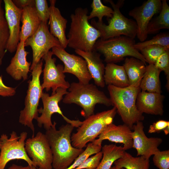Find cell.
Listing matches in <instances>:
<instances>
[{
  "instance_id": "6da1fadb",
  "label": "cell",
  "mask_w": 169,
  "mask_h": 169,
  "mask_svg": "<svg viewBox=\"0 0 169 169\" xmlns=\"http://www.w3.org/2000/svg\"><path fill=\"white\" fill-rule=\"evenodd\" d=\"M56 125L54 121L45 134L53 154V168L66 169L84 150L76 148L72 145L71 137L74 128L72 125L67 123L57 130Z\"/></svg>"
},
{
  "instance_id": "7a4b0ae2",
  "label": "cell",
  "mask_w": 169,
  "mask_h": 169,
  "mask_svg": "<svg viewBox=\"0 0 169 169\" xmlns=\"http://www.w3.org/2000/svg\"><path fill=\"white\" fill-rule=\"evenodd\" d=\"M88 12L87 8L79 7L70 15L68 46L75 50H94L96 42L101 37L100 31L89 23Z\"/></svg>"
},
{
  "instance_id": "3957f363",
  "label": "cell",
  "mask_w": 169,
  "mask_h": 169,
  "mask_svg": "<svg viewBox=\"0 0 169 169\" xmlns=\"http://www.w3.org/2000/svg\"><path fill=\"white\" fill-rule=\"evenodd\" d=\"M68 93L62 100L65 104H75L82 108V116L85 119L94 114L97 104L107 106L112 105L109 98L97 86L90 83L83 84L73 82L70 84Z\"/></svg>"
},
{
  "instance_id": "277c9868",
  "label": "cell",
  "mask_w": 169,
  "mask_h": 169,
  "mask_svg": "<svg viewBox=\"0 0 169 169\" xmlns=\"http://www.w3.org/2000/svg\"><path fill=\"white\" fill-rule=\"evenodd\" d=\"M107 89L112 105L116 108L124 124L132 130L134 124L144 119L136 106L137 96L141 91L140 87L129 86L121 88L108 85Z\"/></svg>"
},
{
  "instance_id": "5b68a950",
  "label": "cell",
  "mask_w": 169,
  "mask_h": 169,
  "mask_svg": "<svg viewBox=\"0 0 169 169\" xmlns=\"http://www.w3.org/2000/svg\"><path fill=\"white\" fill-rule=\"evenodd\" d=\"M115 107L94 114L82 121L77 131L72 134L71 140L72 146L82 149L89 142H92L106 127L113 123L116 114Z\"/></svg>"
},
{
  "instance_id": "8992f818",
  "label": "cell",
  "mask_w": 169,
  "mask_h": 169,
  "mask_svg": "<svg viewBox=\"0 0 169 169\" xmlns=\"http://www.w3.org/2000/svg\"><path fill=\"white\" fill-rule=\"evenodd\" d=\"M104 1L111 4L114 11L112 17L107 19L108 24L96 22L94 19L92 20L91 23L100 32V38L106 40L124 35L134 39L137 32L136 21L125 17L120 10L124 4V0H118L116 3L111 0Z\"/></svg>"
},
{
  "instance_id": "52a82bcc",
  "label": "cell",
  "mask_w": 169,
  "mask_h": 169,
  "mask_svg": "<svg viewBox=\"0 0 169 169\" xmlns=\"http://www.w3.org/2000/svg\"><path fill=\"white\" fill-rule=\"evenodd\" d=\"M134 39L121 35L106 40L99 39L94 50L103 54L107 63L120 62L127 56L138 59L145 63L146 61L139 50L134 47Z\"/></svg>"
},
{
  "instance_id": "ba28073f",
  "label": "cell",
  "mask_w": 169,
  "mask_h": 169,
  "mask_svg": "<svg viewBox=\"0 0 169 169\" xmlns=\"http://www.w3.org/2000/svg\"><path fill=\"white\" fill-rule=\"evenodd\" d=\"M43 59L34 66L32 70L31 80L28 81V89L25 100V107L20 111L19 123L27 126L32 131L34 136L35 128L33 123V119L38 117V107L43 92L40 78L43 72Z\"/></svg>"
},
{
  "instance_id": "9c48e42d",
  "label": "cell",
  "mask_w": 169,
  "mask_h": 169,
  "mask_svg": "<svg viewBox=\"0 0 169 169\" xmlns=\"http://www.w3.org/2000/svg\"><path fill=\"white\" fill-rule=\"evenodd\" d=\"M27 136L26 132H22L18 136L17 133L14 131L10 134L9 138L6 134L1 135L0 169H5L9 161L16 159L24 160L28 165L36 166L25 150V142Z\"/></svg>"
},
{
  "instance_id": "30bf717a",
  "label": "cell",
  "mask_w": 169,
  "mask_h": 169,
  "mask_svg": "<svg viewBox=\"0 0 169 169\" xmlns=\"http://www.w3.org/2000/svg\"><path fill=\"white\" fill-rule=\"evenodd\" d=\"M67 93V89L62 88H58L55 93L51 96L48 93L43 92L41 98L43 107L38 109V112L41 115L36 120L39 127L41 128L43 126L46 131L49 129L53 125L51 116L55 113L60 115L67 123L71 124L74 127L78 128L81 124L82 121L79 120H71L66 117L59 105V103L63 100V96Z\"/></svg>"
},
{
  "instance_id": "8fae6325",
  "label": "cell",
  "mask_w": 169,
  "mask_h": 169,
  "mask_svg": "<svg viewBox=\"0 0 169 169\" xmlns=\"http://www.w3.org/2000/svg\"><path fill=\"white\" fill-rule=\"evenodd\" d=\"M24 46H30L32 50L31 71L50 49L61 47L59 40L50 33L47 23L42 22L35 33L25 41Z\"/></svg>"
},
{
  "instance_id": "7c38bea8",
  "label": "cell",
  "mask_w": 169,
  "mask_h": 169,
  "mask_svg": "<svg viewBox=\"0 0 169 169\" xmlns=\"http://www.w3.org/2000/svg\"><path fill=\"white\" fill-rule=\"evenodd\" d=\"M26 153L35 166L42 169H52L53 156L45 134L40 131L26 140Z\"/></svg>"
},
{
  "instance_id": "4fadbf2b",
  "label": "cell",
  "mask_w": 169,
  "mask_h": 169,
  "mask_svg": "<svg viewBox=\"0 0 169 169\" xmlns=\"http://www.w3.org/2000/svg\"><path fill=\"white\" fill-rule=\"evenodd\" d=\"M53 55L52 51H49L42 59L45 63L43 70V83L41 85L43 90L45 89L48 91L51 89L52 95L54 94L58 88L68 89L70 85L65 80V75L63 72V65L61 64L56 65V59L52 58Z\"/></svg>"
},
{
  "instance_id": "5bb4252c",
  "label": "cell",
  "mask_w": 169,
  "mask_h": 169,
  "mask_svg": "<svg viewBox=\"0 0 169 169\" xmlns=\"http://www.w3.org/2000/svg\"><path fill=\"white\" fill-rule=\"evenodd\" d=\"M52 49L53 55L56 56L64 63V73H69L74 75L80 83H90L92 78L89 72L86 62L83 58L69 53L62 47H54Z\"/></svg>"
},
{
  "instance_id": "9a60e30c",
  "label": "cell",
  "mask_w": 169,
  "mask_h": 169,
  "mask_svg": "<svg viewBox=\"0 0 169 169\" xmlns=\"http://www.w3.org/2000/svg\"><path fill=\"white\" fill-rule=\"evenodd\" d=\"M161 8V0H148L129 11V15L136 20L137 26L136 36L140 42L145 41L147 38L148 25L153 17L160 13Z\"/></svg>"
},
{
  "instance_id": "2e32d148",
  "label": "cell",
  "mask_w": 169,
  "mask_h": 169,
  "mask_svg": "<svg viewBox=\"0 0 169 169\" xmlns=\"http://www.w3.org/2000/svg\"><path fill=\"white\" fill-rule=\"evenodd\" d=\"M144 128L142 121L137 122L133 126V131L131 133L132 148L136 150L137 156H143L149 159L159 150L158 147L163 140L158 137H148L145 133Z\"/></svg>"
},
{
  "instance_id": "e0dca14e",
  "label": "cell",
  "mask_w": 169,
  "mask_h": 169,
  "mask_svg": "<svg viewBox=\"0 0 169 169\" xmlns=\"http://www.w3.org/2000/svg\"><path fill=\"white\" fill-rule=\"evenodd\" d=\"M3 2L5 16L9 32L6 49L10 53H13L16 51L20 41V25L22 9L18 8L12 0H4Z\"/></svg>"
},
{
  "instance_id": "ac0fdd59",
  "label": "cell",
  "mask_w": 169,
  "mask_h": 169,
  "mask_svg": "<svg viewBox=\"0 0 169 169\" xmlns=\"http://www.w3.org/2000/svg\"><path fill=\"white\" fill-rule=\"evenodd\" d=\"M132 130L127 125L124 124L117 125L112 123L107 126L98 138L92 142L95 144L101 146L105 140L123 144V148L125 151L132 148L133 140Z\"/></svg>"
},
{
  "instance_id": "d6986e66",
  "label": "cell",
  "mask_w": 169,
  "mask_h": 169,
  "mask_svg": "<svg viewBox=\"0 0 169 169\" xmlns=\"http://www.w3.org/2000/svg\"><path fill=\"white\" fill-rule=\"evenodd\" d=\"M28 53L25 50L24 42L20 41L15 54L6 69L7 73L14 79L19 80L23 79L25 80L27 79L31 65V63L27 60L26 57Z\"/></svg>"
},
{
  "instance_id": "ffe728a7",
  "label": "cell",
  "mask_w": 169,
  "mask_h": 169,
  "mask_svg": "<svg viewBox=\"0 0 169 169\" xmlns=\"http://www.w3.org/2000/svg\"><path fill=\"white\" fill-rule=\"evenodd\" d=\"M164 98L165 96L160 93L141 90L137 98V108L142 114L162 115L164 113Z\"/></svg>"
},
{
  "instance_id": "44dd1931",
  "label": "cell",
  "mask_w": 169,
  "mask_h": 169,
  "mask_svg": "<svg viewBox=\"0 0 169 169\" xmlns=\"http://www.w3.org/2000/svg\"><path fill=\"white\" fill-rule=\"evenodd\" d=\"M75 52L86 61L89 72L95 84L104 88L105 86L104 76L105 66L100 58V54L94 50L85 52L75 50Z\"/></svg>"
},
{
  "instance_id": "7402d4cb",
  "label": "cell",
  "mask_w": 169,
  "mask_h": 169,
  "mask_svg": "<svg viewBox=\"0 0 169 169\" xmlns=\"http://www.w3.org/2000/svg\"><path fill=\"white\" fill-rule=\"evenodd\" d=\"M50 17L48 23L50 26V32L59 41L64 49L68 46V42L65 34L67 20L61 15L60 10L55 6L56 1L49 0Z\"/></svg>"
},
{
  "instance_id": "603a6c76",
  "label": "cell",
  "mask_w": 169,
  "mask_h": 169,
  "mask_svg": "<svg viewBox=\"0 0 169 169\" xmlns=\"http://www.w3.org/2000/svg\"><path fill=\"white\" fill-rule=\"evenodd\" d=\"M21 21L22 25L20 32V41H25L33 35L41 22L34 7H27L22 9Z\"/></svg>"
},
{
  "instance_id": "cb8c5ba5",
  "label": "cell",
  "mask_w": 169,
  "mask_h": 169,
  "mask_svg": "<svg viewBox=\"0 0 169 169\" xmlns=\"http://www.w3.org/2000/svg\"><path fill=\"white\" fill-rule=\"evenodd\" d=\"M104 78L105 85L121 88L130 86L123 66L115 63L106 64L105 67Z\"/></svg>"
},
{
  "instance_id": "d4e9b609",
  "label": "cell",
  "mask_w": 169,
  "mask_h": 169,
  "mask_svg": "<svg viewBox=\"0 0 169 169\" xmlns=\"http://www.w3.org/2000/svg\"><path fill=\"white\" fill-rule=\"evenodd\" d=\"M123 66L126 74L130 86L139 87L146 70V63L133 57H126Z\"/></svg>"
},
{
  "instance_id": "484cf974",
  "label": "cell",
  "mask_w": 169,
  "mask_h": 169,
  "mask_svg": "<svg viewBox=\"0 0 169 169\" xmlns=\"http://www.w3.org/2000/svg\"><path fill=\"white\" fill-rule=\"evenodd\" d=\"M161 71L154 64L146 66L145 72L139 87L141 90L161 94V86L159 76Z\"/></svg>"
},
{
  "instance_id": "4316f807",
  "label": "cell",
  "mask_w": 169,
  "mask_h": 169,
  "mask_svg": "<svg viewBox=\"0 0 169 169\" xmlns=\"http://www.w3.org/2000/svg\"><path fill=\"white\" fill-rule=\"evenodd\" d=\"M101 151L102 157L95 169H110L115 161L122 157L125 151L121 146L110 144L102 147Z\"/></svg>"
},
{
  "instance_id": "83f0119b",
  "label": "cell",
  "mask_w": 169,
  "mask_h": 169,
  "mask_svg": "<svg viewBox=\"0 0 169 169\" xmlns=\"http://www.w3.org/2000/svg\"><path fill=\"white\" fill-rule=\"evenodd\" d=\"M114 164L117 168L149 169L150 160L141 156L134 157L125 151L122 156L115 161Z\"/></svg>"
},
{
  "instance_id": "f1b7e54d",
  "label": "cell",
  "mask_w": 169,
  "mask_h": 169,
  "mask_svg": "<svg viewBox=\"0 0 169 169\" xmlns=\"http://www.w3.org/2000/svg\"><path fill=\"white\" fill-rule=\"evenodd\" d=\"M161 2L162 8L159 14L152 19L148 25V35L157 33L162 29H169V6L166 0Z\"/></svg>"
},
{
  "instance_id": "f546056e",
  "label": "cell",
  "mask_w": 169,
  "mask_h": 169,
  "mask_svg": "<svg viewBox=\"0 0 169 169\" xmlns=\"http://www.w3.org/2000/svg\"><path fill=\"white\" fill-rule=\"evenodd\" d=\"M92 11L90 14L88 15V20L97 17L98 22L103 23V18L106 17L107 19L111 18L113 16L114 11L113 9L104 5L100 0H93L91 4Z\"/></svg>"
},
{
  "instance_id": "4dcf8cb0",
  "label": "cell",
  "mask_w": 169,
  "mask_h": 169,
  "mask_svg": "<svg viewBox=\"0 0 169 169\" xmlns=\"http://www.w3.org/2000/svg\"><path fill=\"white\" fill-rule=\"evenodd\" d=\"M0 0V58H3L6 51V47L9 37V32L5 16V12Z\"/></svg>"
},
{
  "instance_id": "1f68e13d",
  "label": "cell",
  "mask_w": 169,
  "mask_h": 169,
  "mask_svg": "<svg viewBox=\"0 0 169 169\" xmlns=\"http://www.w3.org/2000/svg\"><path fill=\"white\" fill-rule=\"evenodd\" d=\"M169 50V47L159 45L146 47L140 50L149 64H154L158 57L163 52Z\"/></svg>"
},
{
  "instance_id": "d6a6232c",
  "label": "cell",
  "mask_w": 169,
  "mask_h": 169,
  "mask_svg": "<svg viewBox=\"0 0 169 169\" xmlns=\"http://www.w3.org/2000/svg\"><path fill=\"white\" fill-rule=\"evenodd\" d=\"M154 45L169 47V33H160L149 40L135 43L134 46L135 48L139 51L146 47Z\"/></svg>"
},
{
  "instance_id": "836d02e7",
  "label": "cell",
  "mask_w": 169,
  "mask_h": 169,
  "mask_svg": "<svg viewBox=\"0 0 169 169\" xmlns=\"http://www.w3.org/2000/svg\"><path fill=\"white\" fill-rule=\"evenodd\" d=\"M101 146L94 144L92 142L89 143L83 152L74 160L72 164L66 169H74L79 166L90 156L101 151Z\"/></svg>"
},
{
  "instance_id": "e575fe53",
  "label": "cell",
  "mask_w": 169,
  "mask_h": 169,
  "mask_svg": "<svg viewBox=\"0 0 169 169\" xmlns=\"http://www.w3.org/2000/svg\"><path fill=\"white\" fill-rule=\"evenodd\" d=\"M155 66L161 71H163L166 76L167 82L166 87L169 90V50L165 51L157 58L154 64Z\"/></svg>"
},
{
  "instance_id": "d590c367",
  "label": "cell",
  "mask_w": 169,
  "mask_h": 169,
  "mask_svg": "<svg viewBox=\"0 0 169 169\" xmlns=\"http://www.w3.org/2000/svg\"><path fill=\"white\" fill-rule=\"evenodd\" d=\"M34 8L41 22L47 23L50 12L49 7L46 0H35Z\"/></svg>"
},
{
  "instance_id": "8d00e7d4",
  "label": "cell",
  "mask_w": 169,
  "mask_h": 169,
  "mask_svg": "<svg viewBox=\"0 0 169 169\" xmlns=\"http://www.w3.org/2000/svg\"><path fill=\"white\" fill-rule=\"evenodd\" d=\"M153 161L159 169H169V150H159L153 155Z\"/></svg>"
},
{
  "instance_id": "74e56055",
  "label": "cell",
  "mask_w": 169,
  "mask_h": 169,
  "mask_svg": "<svg viewBox=\"0 0 169 169\" xmlns=\"http://www.w3.org/2000/svg\"><path fill=\"white\" fill-rule=\"evenodd\" d=\"M103 156L101 151L89 157L78 167L74 169H95L99 165Z\"/></svg>"
},
{
  "instance_id": "f35d334b",
  "label": "cell",
  "mask_w": 169,
  "mask_h": 169,
  "mask_svg": "<svg viewBox=\"0 0 169 169\" xmlns=\"http://www.w3.org/2000/svg\"><path fill=\"white\" fill-rule=\"evenodd\" d=\"M3 58H0V65ZM16 93V88L8 87L3 83L2 77L0 76V96L3 97H11L14 95Z\"/></svg>"
},
{
  "instance_id": "ab89813d",
  "label": "cell",
  "mask_w": 169,
  "mask_h": 169,
  "mask_svg": "<svg viewBox=\"0 0 169 169\" xmlns=\"http://www.w3.org/2000/svg\"><path fill=\"white\" fill-rule=\"evenodd\" d=\"M168 126L169 121L159 120L150 125L148 132L149 133H159Z\"/></svg>"
},
{
  "instance_id": "60d3db41",
  "label": "cell",
  "mask_w": 169,
  "mask_h": 169,
  "mask_svg": "<svg viewBox=\"0 0 169 169\" xmlns=\"http://www.w3.org/2000/svg\"><path fill=\"white\" fill-rule=\"evenodd\" d=\"M14 5L18 8L23 9L27 7H34V0H13Z\"/></svg>"
},
{
  "instance_id": "b9f144b4",
  "label": "cell",
  "mask_w": 169,
  "mask_h": 169,
  "mask_svg": "<svg viewBox=\"0 0 169 169\" xmlns=\"http://www.w3.org/2000/svg\"><path fill=\"white\" fill-rule=\"evenodd\" d=\"M7 169H42L37 166L28 165L26 166H23L16 164H13Z\"/></svg>"
},
{
  "instance_id": "7bdbcfd3",
  "label": "cell",
  "mask_w": 169,
  "mask_h": 169,
  "mask_svg": "<svg viewBox=\"0 0 169 169\" xmlns=\"http://www.w3.org/2000/svg\"><path fill=\"white\" fill-rule=\"evenodd\" d=\"M163 131L165 135H167L169 133V126L166 127Z\"/></svg>"
},
{
  "instance_id": "ee69618b",
  "label": "cell",
  "mask_w": 169,
  "mask_h": 169,
  "mask_svg": "<svg viewBox=\"0 0 169 169\" xmlns=\"http://www.w3.org/2000/svg\"><path fill=\"white\" fill-rule=\"evenodd\" d=\"M110 169H124L123 168H117L116 167H115V166H112Z\"/></svg>"
},
{
  "instance_id": "f6af8a7d",
  "label": "cell",
  "mask_w": 169,
  "mask_h": 169,
  "mask_svg": "<svg viewBox=\"0 0 169 169\" xmlns=\"http://www.w3.org/2000/svg\"><path fill=\"white\" fill-rule=\"evenodd\" d=\"M1 143H2V140L1 137H0V152H1Z\"/></svg>"
}]
</instances>
